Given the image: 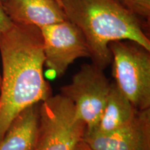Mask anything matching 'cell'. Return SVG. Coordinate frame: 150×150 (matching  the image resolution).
<instances>
[{
  "mask_svg": "<svg viewBox=\"0 0 150 150\" xmlns=\"http://www.w3.org/2000/svg\"><path fill=\"white\" fill-rule=\"evenodd\" d=\"M2 72L0 90V140L22 110L51 97L43 74L44 42L40 28L11 22L0 33Z\"/></svg>",
  "mask_w": 150,
  "mask_h": 150,
  "instance_id": "1",
  "label": "cell"
},
{
  "mask_svg": "<svg viewBox=\"0 0 150 150\" xmlns=\"http://www.w3.org/2000/svg\"><path fill=\"white\" fill-rule=\"evenodd\" d=\"M67 19L85 37L93 63L104 70L112 63L108 45L129 40L150 51L141 20L115 0H61Z\"/></svg>",
  "mask_w": 150,
  "mask_h": 150,
  "instance_id": "2",
  "label": "cell"
},
{
  "mask_svg": "<svg viewBox=\"0 0 150 150\" xmlns=\"http://www.w3.org/2000/svg\"><path fill=\"white\" fill-rule=\"evenodd\" d=\"M115 83L138 110L150 108V51L132 40L108 45Z\"/></svg>",
  "mask_w": 150,
  "mask_h": 150,
  "instance_id": "3",
  "label": "cell"
},
{
  "mask_svg": "<svg viewBox=\"0 0 150 150\" xmlns=\"http://www.w3.org/2000/svg\"><path fill=\"white\" fill-rule=\"evenodd\" d=\"M110 85L104 70L92 63L82 65L72 81L61 87L60 94L72 103L77 117L85 124L86 133L98 125Z\"/></svg>",
  "mask_w": 150,
  "mask_h": 150,
  "instance_id": "4",
  "label": "cell"
},
{
  "mask_svg": "<svg viewBox=\"0 0 150 150\" xmlns=\"http://www.w3.org/2000/svg\"><path fill=\"white\" fill-rule=\"evenodd\" d=\"M85 124L77 117L72 103L61 94L40 104V133L37 150H72L83 140Z\"/></svg>",
  "mask_w": 150,
  "mask_h": 150,
  "instance_id": "5",
  "label": "cell"
},
{
  "mask_svg": "<svg viewBox=\"0 0 150 150\" xmlns=\"http://www.w3.org/2000/svg\"><path fill=\"white\" fill-rule=\"evenodd\" d=\"M44 42L45 65L61 77L79 58L91 57L85 37L68 20L40 28Z\"/></svg>",
  "mask_w": 150,
  "mask_h": 150,
  "instance_id": "6",
  "label": "cell"
},
{
  "mask_svg": "<svg viewBox=\"0 0 150 150\" xmlns=\"http://www.w3.org/2000/svg\"><path fill=\"white\" fill-rule=\"evenodd\" d=\"M83 140L94 150H150V108L138 110L130 123L108 133H85Z\"/></svg>",
  "mask_w": 150,
  "mask_h": 150,
  "instance_id": "7",
  "label": "cell"
},
{
  "mask_svg": "<svg viewBox=\"0 0 150 150\" xmlns=\"http://www.w3.org/2000/svg\"><path fill=\"white\" fill-rule=\"evenodd\" d=\"M2 8L11 21L41 28L67 20L56 0H6Z\"/></svg>",
  "mask_w": 150,
  "mask_h": 150,
  "instance_id": "8",
  "label": "cell"
},
{
  "mask_svg": "<svg viewBox=\"0 0 150 150\" xmlns=\"http://www.w3.org/2000/svg\"><path fill=\"white\" fill-rule=\"evenodd\" d=\"M40 103L22 110L0 140V150H37L40 133Z\"/></svg>",
  "mask_w": 150,
  "mask_h": 150,
  "instance_id": "9",
  "label": "cell"
},
{
  "mask_svg": "<svg viewBox=\"0 0 150 150\" xmlns=\"http://www.w3.org/2000/svg\"><path fill=\"white\" fill-rule=\"evenodd\" d=\"M138 111L120 91L115 82L111 83L102 116L97 127L92 131L108 134L117 130L130 123Z\"/></svg>",
  "mask_w": 150,
  "mask_h": 150,
  "instance_id": "10",
  "label": "cell"
},
{
  "mask_svg": "<svg viewBox=\"0 0 150 150\" xmlns=\"http://www.w3.org/2000/svg\"><path fill=\"white\" fill-rule=\"evenodd\" d=\"M120 4L140 20L142 18L149 22L150 0H126Z\"/></svg>",
  "mask_w": 150,
  "mask_h": 150,
  "instance_id": "11",
  "label": "cell"
},
{
  "mask_svg": "<svg viewBox=\"0 0 150 150\" xmlns=\"http://www.w3.org/2000/svg\"><path fill=\"white\" fill-rule=\"evenodd\" d=\"M11 22H12L5 13L2 6L0 4V33L6 29L7 27H8ZM0 79H1V72H0Z\"/></svg>",
  "mask_w": 150,
  "mask_h": 150,
  "instance_id": "12",
  "label": "cell"
},
{
  "mask_svg": "<svg viewBox=\"0 0 150 150\" xmlns=\"http://www.w3.org/2000/svg\"><path fill=\"white\" fill-rule=\"evenodd\" d=\"M72 150H94L93 148L90 147L83 140H80L75 145Z\"/></svg>",
  "mask_w": 150,
  "mask_h": 150,
  "instance_id": "13",
  "label": "cell"
},
{
  "mask_svg": "<svg viewBox=\"0 0 150 150\" xmlns=\"http://www.w3.org/2000/svg\"><path fill=\"white\" fill-rule=\"evenodd\" d=\"M6 1V0H0V4H1V5H2ZM56 1H57V2L59 3V4L61 6V0H56Z\"/></svg>",
  "mask_w": 150,
  "mask_h": 150,
  "instance_id": "14",
  "label": "cell"
},
{
  "mask_svg": "<svg viewBox=\"0 0 150 150\" xmlns=\"http://www.w3.org/2000/svg\"><path fill=\"white\" fill-rule=\"evenodd\" d=\"M116 1H117V2H119V3H121V2H122V1H126V0H115Z\"/></svg>",
  "mask_w": 150,
  "mask_h": 150,
  "instance_id": "15",
  "label": "cell"
},
{
  "mask_svg": "<svg viewBox=\"0 0 150 150\" xmlns=\"http://www.w3.org/2000/svg\"><path fill=\"white\" fill-rule=\"evenodd\" d=\"M0 90H1V79H0Z\"/></svg>",
  "mask_w": 150,
  "mask_h": 150,
  "instance_id": "16",
  "label": "cell"
}]
</instances>
